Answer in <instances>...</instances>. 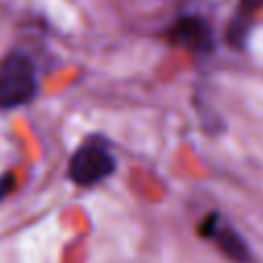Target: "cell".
Masks as SVG:
<instances>
[{
  "label": "cell",
  "instance_id": "obj_1",
  "mask_svg": "<svg viewBox=\"0 0 263 263\" xmlns=\"http://www.w3.org/2000/svg\"><path fill=\"white\" fill-rule=\"evenodd\" d=\"M37 95V72L29 55L8 53L0 64V109H16Z\"/></svg>",
  "mask_w": 263,
  "mask_h": 263
},
{
  "label": "cell",
  "instance_id": "obj_2",
  "mask_svg": "<svg viewBox=\"0 0 263 263\" xmlns=\"http://www.w3.org/2000/svg\"><path fill=\"white\" fill-rule=\"evenodd\" d=\"M115 156L99 142L82 144L70 158L68 177L82 187H90L111 177L115 171Z\"/></svg>",
  "mask_w": 263,
  "mask_h": 263
},
{
  "label": "cell",
  "instance_id": "obj_3",
  "mask_svg": "<svg viewBox=\"0 0 263 263\" xmlns=\"http://www.w3.org/2000/svg\"><path fill=\"white\" fill-rule=\"evenodd\" d=\"M168 39L195 53H210L214 49V33L210 25L197 14H183L175 18L168 29Z\"/></svg>",
  "mask_w": 263,
  "mask_h": 263
},
{
  "label": "cell",
  "instance_id": "obj_4",
  "mask_svg": "<svg viewBox=\"0 0 263 263\" xmlns=\"http://www.w3.org/2000/svg\"><path fill=\"white\" fill-rule=\"evenodd\" d=\"M199 236L203 238H212L218 242V249L230 257L236 263H245L249 259V247L242 240V236L230 228V226H220V216L216 212H212L201 224H199Z\"/></svg>",
  "mask_w": 263,
  "mask_h": 263
},
{
  "label": "cell",
  "instance_id": "obj_5",
  "mask_svg": "<svg viewBox=\"0 0 263 263\" xmlns=\"http://www.w3.org/2000/svg\"><path fill=\"white\" fill-rule=\"evenodd\" d=\"M249 18L251 16H245V14H238L230 21L228 25V43H232L234 47H242V43L247 41V35H249Z\"/></svg>",
  "mask_w": 263,
  "mask_h": 263
},
{
  "label": "cell",
  "instance_id": "obj_6",
  "mask_svg": "<svg viewBox=\"0 0 263 263\" xmlns=\"http://www.w3.org/2000/svg\"><path fill=\"white\" fill-rule=\"evenodd\" d=\"M261 8H263V0H240L238 2V14H245V16H251Z\"/></svg>",
  "mask_w": 263,
  "mask_h": 263
},
{
  "label": "cell",
  "instance_id": "obj_7",
  "mask_svg": "<svg viewBox=\"0 0 263 263\" xmlns=\"http://www.w3.org/2000/svg\"><path fill=\"white\" fill-rule=\"evenodd\" d=\"M14 175L12 173H4L2 177H0V199H4V197H8V193L14 189Z\"/></svg>",
  "mask_w": 263,
  "mask_h": 263
}]
</instances>
